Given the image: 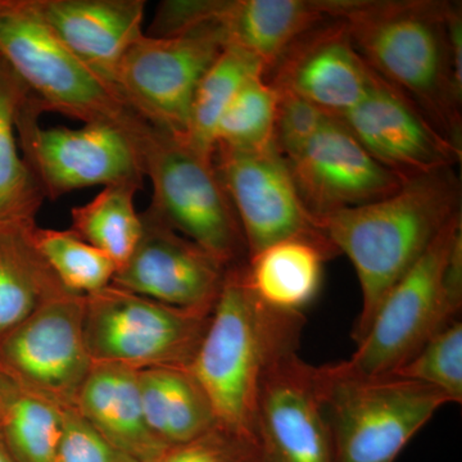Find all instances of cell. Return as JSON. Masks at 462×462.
Returning a JSON list of instances; mask_svg holds the SVG:
<instances>
[{
    "label": "cell",
    "mask_w": 462,
    "mask_h": 462,
    "mask_svg": "<svg viewBox=\"0 0 462 462\" xmlns=\"http://www.w3.org/2000/svg\"><path fill=\"white\" fill-rule=\"evenodd\" d=\"M0 462H17L16 458L9 451L5 440H3L2 434H0Z\"/></svg>",
    "instance_id": "cell-35"
},
{
    "label": "cell",
    "mask_w": 462,
    "mask_h": 462,
    "mask_svg": "<svg viewBox=\"0 0 462 462\" xmlns=\"http://www.w3.org/2000/svg\"><path fill=\"white\" fill-rule=\"evenodd\" d=\"M442 392L449 403L462 402V322L456 320L438 331L392 374Z\"/></svg>",
    "instance_id": "cell-30"
},
{
    "label": "cell",
    "mask_w": 462,
    "mask_h": 462,
    "mask_svg": "<svg viewBox=\"0 0 462 462\" xmlns=\"http://www.w3.org/2000/svg\"><path fill=\"white\" fill-rule=\"evenodd\" d=\"M258 74L264 71L256 60L234 48H224L194 93L187 135L193 147L214 154L215 132L221 116L245 81Z\"/></svg>",
    "instance_id": "cell-26"
},
{
    "label": "cell",
    "mask_w": 462,
    "mask_h": 462,
    "mask_svg": "<svg viewBox=\"0 0 462 462\" xmlns=\"http://www.w3.org/2000/svg\"><path fill=\"white\" fill-rule=\"evenodd\" d=\"M256 437L267 462H334L316 366L297 352L264 374L257 398Z\"/></svg>",
    "instance_id": "cell-16"
},
{
    "label": "cell",
    "mask_w": 462,
    "mask_h": 462,
    "mask_svg": "<svg viewBox=\"0 0 462 462\" xmlns=\"http://www.w3.org/2000/svg\"><path fill=\"white\" fill-rule=\"evenodd\" d=\"M138 245L112 285L163 305L212 314L230 267L151 214H141Z\"/></svg>",
    "instance_id": "cell-13"
},
{
    "label": "cell",
    "mask_w": 462,
    "mask_h": 462,
    "mask_svg": "<svg viewBox=\"0 0 462 462\" xmlns=\"http://www.w3.org/2000/svg\"><path fill=\"white\" fill-rule=\"evenodd\" d=\"M245 264L230 267L205 337L188 372L205 392L218 427L254 440L264 374L296 354L306 320L263 302L245 282Z\"/></svg>",
    "instance_id": "cell-3"
},
{
    "label": "cell",
    "mask_w": 462,
    "mask_h": 462,
    "mask_svg": "<svg viewBox=\"0 0 462 462\" xmlns=\"http://www.w3.org/2000/svg\"><path fill=\"white\" fill-rule=\"evenodd\" d=\"M338 118L379 163L403 181L460 165L462 148L375 72L363 100Z\"/></svg>",
    "instance_id": "cell-15"
},
{
    "label": "cell",
    "mask_w": 462,
    "mask_h": 462,
    "mask_svg": "<svg viewBox=\"0 0 462 462\" xmlns=\"http://www.w3.org/2000/svg\"><path fill=\"white\" fill-rule=\"evenodd\" d=\"M16 391V388L5 378L2 372H0V424H2L3 412H5V403L11 394Z\"/></svg>",
    "instance_id": "cell-34"
},
{
    "label": "cell",
    "mask_w": 462,
    "mask_h": 462,
    "mask_svg": "<svg viewBox=\"0 0 462 462\" xmlns=\"http://www.w3.org/2000/svg\"><path fill=\"white\" fill-rule=\"evenodd\" d=\"M224 48L211 30L167 38L144 33L125 54L116 89L152 126L187 139L194 93Z\"/></svg>",
    "instance_id": "cell-11"
},
{
    "label": "cell",
    "mask_w": 462,
    "mask_h": 462,
    "mask_svg": "<svg viewBox=\"0 0 462 462\" xmlns=\"http://www.w3.org/2000/svg\"><path fill=\"white\" fill-rule=\"evenodd\" d=\"M331 18L330 0H197V30L248 54L264 75L297 38Z\"/></svg>",
    "instance_id": "cell-18"
},
{
    "label": "cell",
    "mask_w": 462,
    "mask_h": 462,
    "mask_svg": "<svg viewBox=\"0 0 462 462\" xmlns=\"http://www.w3.org/2000/svg\"><path fill=\"white\" fill-rule=\"evenodd\" d=\"M0 57L42 112L114 125L136 143L151 125L57 38L32 0H0Z\"/></svg>",
    "instance_id": "cell-5"
},
{
    "label": "cell",
    "mask_w": 462,
    "mask_h": 462,
    "mask_svg": "<svg viewBox=\"0 0 462 462\" xmlns=\"http://www.w3.org/2000/svg\"><path fill=\"white\" fill-rule=\"evenodd\" d=\"M139 188L112 185L96 199L71 209V230L121 266L132 256L142 236L141 214L134 206Z\"/></svg>",
    "instance_id": "cell-25"
},
{
    "label": "cell",
    "mask_w": 462,
    "mask_h": 462,
    "mask_svg": "<svg viewBox=\"0 0 462 462\" xmlns=\"http://www.w3.org/2000/svg\"><path fill=\"white\" fill-rule=\"evenodd\" d=\"M74 410L138 462H151L169 447L149 430L136 370L94 363Z\"/></svg>",
    "instance_id": "cell-20"
},
{
    "label": "cell",
    "mask_w": 462,
    "mask_h": 462,
    "mask_svg": "<svg viewBox=\"0 0 462 462\" xmlns=\"http://www.w3.org/2000/svg\"><path fill=\"white\" fill-rule=\"evenodd\" d=\"M211 314L163 305L108 285L85 296L84 334L93 363L142 372L188 369Z\"/></svg>",
    "instance_id": "cell-8"
},
{
    "label": "cell",
    "mask_w": 462,
    "mask_h": 462,
    "mask_svg": "<svg viewBox=\"0 0 462 462\" xmlns=\"http://www.w3.org/2000/svg\"><path fill=\"white\" fill-rule=\"evenodd\" d=\"M139 388L149 430L166 446L189 442L217 427L208 398L188 369L142 370Z\"/></svg>",
    "instance_id": "cell-23"
},
{
    "label": "cell",
    "mask_w": 462,
    "mask_h": 462,
    "mask_svg": "<svg viewBox=\"0 0 462 462\" xmlns=\"http://www.w3.org/2000/svg\"><path fill=\"white\" fill-rule=\"evenodd\" d=\"M42 114L41 105L27 93L18 108L16 130L23 162L45 199L96 185L142 189L144 169L130 134L109 124L42 129L38 124Z\"/></svg>",
    "instance_id": "cell-9"
},
{
    "label": "cell",
    "mask_w": 462,
    "mask_h": 462,
    "mask_svg": "<svg viewBox=\"0 0 462 462\" xmlns=\"http://www.w3.org/2000/svg\"><path fill=\"white\" fill-rule=\"evenodd\" d=\"M35 243L45 263L67 291L88 296L112 284L117 270L114 261L71 229L36 226Z\"/></svg>",
    "instance_id": "cell-28"
},
{
    "label": "cell",
    "mask_w": 462,
    "mask_h": 462,
    "mask_svg": "<svg viewBox=\"0 0 462 462\" xmlns=\"http://www.w3.org/2000/svg\"><path fill=\"white\" fill-rule=\"evenodd\" d=\"M300 199L316 221L391 196L403 180L364 148L338 117L287 158Z\"/></svg>",
    "instance_id": "cell-14"
},
{
    "label": "cell",
    "mask_w": 462,
    "mask_h": 462,
    "mask_svg": "<svg viewBox=\"0 0 462 462\" xmlns=\"http://www.w3.org/2000/svg\"><path fill=\"white\" fill-rule=\"evenodd\" d=\"M151 462H267L254 440L215 427L199 438L167 447Z\"/></svg>",
    "instance_id": "cell-31"
},
{
    "label": "cell",
    "mask_w": 462,
    "mask_h": 462,
    "mask_svg": "<svg viewBox=\"0 0 462 462\" xmlns=\"http://www.w3.org/2000/svg\"><path fill=\"white\" fill-rule=\"evenodd\" d=\"M278 94L273 145L287 160L305 147L331 116L294 94Z\"/></svg>",
    "instance_id": "cell-32"
},
{
    "label": "cell",
    "mask_w": 462,
    "mask_h": 462,
    "mask_svg": "<svg viewBox=\"0 0 462 462\" xmlns=\"http://www.w3.org/2000/svg\"><path fill=\"white\" fill-rule=\"evenodd\" d=\"M66 410L16 391L3 412L0 434L17 462H53Z\"/></svg>",
    "instance_id": "cell-27"
},
{
    "label": "cell",
    "mask_w": 462,
    "mask_h": 462,
    "mask_svg": "<svg viewBox=\"0 0 462 462\" xmlns=\"http://www.w3.org/2000/svg\"><path fill=\"white\" fill-rule=\"evenodd\" d=\"M461 309L462 215L389 291L351 357L333 367L355 378L391 376L438 331L460 320Z\"/></svg>",
    "instance_id": "cell-4"
},
{
    "label": "cell",
    "mask_w": 462,
    "mask_h": 462,
    "mask_svg": "<svg viewBox=\"0 0 462 462\" xmlns=\"http://www.w3.org/2000/svg\"><path fill=\"white\" fill-rule=\"evenodd\" d=\"M32 2L57 38L94 74L116 89L125 54L144 35V0Z\"/></svg>",
    "instance_id": "cell-19"
},
{
    "label": "cell",
    "mask_w": 462,
    "mask_h": 462,
    "mask_svg": "<svg viewBox=\"0 0 462 462\" xmlns=\"http://www.w3.org/2000/svg\"><path fill=\"white\" fill-rule=\"evenodd\" d=\"M456 169L410 179L385 199L318 220L337 254H346L360 282L361 311L352 331L360 342L396 282L418 263L447 225L462 215Z\"/></svg>",
    "instance_id": "cell-2"
},
{
    "label": "cell",
    "mask_w": 462,
    "mask_h": 462,
    "mask_svg": "<svg viewBox=\"0 0 462 462\" xmlns=\"http://www.w3.org/2000/svg\"><path fill=\"white\" fill-rule=\"evenodd\" d=\"M279 94L263 74L252 76L225 109L215 147L257 151L273 145Z\"/></svg>",
    "instance_id": "cell-29"
},
{
    "label": "cell",
    "mask_w": 462,
    "mask_h": 462,
    "mask_svg": "<svg viewBox=\"0 0 462 462\" xmlns=\"http://www.w3.org/2000/svg\"><path fill=\"white\" fill-rule=\"evenodd\" d=\"M153 187L148 211L227 267L247 263L242 225L214 163V154L149 126L138 142Z\"/></svg>",
    "instance_id": "cell-6"
},
{
    "label": "cell",
    "mask_w": 462,
    "mask_h": 462,
    "mask_svg": "<svg viewBox=\"0 0 462 462\" xmlns=\"http://www.w3.org/2000/svg\"><path fill=\"white\" fill-rule=\"evenodd\" d=\"M85 296L65 291L0 339V372L21 393L74 410L93 360L84 334Z\"/></svg>",
    "instance_id": "cell-10"
},
{
    "label": "cell",
    "mask_w": 462,
    "mask_h": 462,
    "mask_svg": "<svg viewBox=\"0 0 462 462\" xmlns=\"http://www.w3.org/2000/svg\"><path fill=\"white\" fill-rule=\"evenodd\" d=\"M53 462L138 461L112 445L75 410H66L62 437Z\"/></svg>",
    "instance_id": "cell-33"
},
{
    "label": "cell",
    "mask_w": 462,
    "mask_h": 462,
    "mask_svg": "<svg viewBox=\"0 0 462 462\" xmlns=\"http://www.w3.org/2000/svg\"><path fill=\"white\" fill-rule=\"evenodd\" d=\"M337 254L325 236H291L249 256L245 282L266 305L303 312L319 293L325 263Z\"/></svg>",
    "instance_id": "cell-21"
},
{
    "label": "cell",
    "mask_w": 462,
    "mask_h": 462,
    "mask_svg": "<svg viewBox=\"0 0 462 462\" xmlns=\"http://www.w3.org/2000/svg\"><path fill=\"white\" fill-rule=\"evenodd\" d=\"M356 50L462 148V12L445 0H331Z\"/></svg>",
    "instance_id": "cell-1"
},
{
    "label": "cell",
    "mask_w": 462,
    "mask_h": 462,
    "mask_svg": "<svg viewBox=\"0 0 462 462\" xmlns=\"http://www.w3.org/2000/svg\"><path fill=\"white\" fill-rule=\"evenodd\" d=\"M373 76L346 23L329 18L297 38L263 78L276 90L342 117L366 96Z\"/></svg>",
    "instance_id": "cell-17"
},
{
    "label": "cell",
    "mask_w": 462,
    "mask_h": 462,
    "mask_svg": "<svg viewBox=\"0 0 462 462\" xmlns=\"http://www.w3.org/2000/svg\"><path fill=\"white\" fill-rule=\"evenodd\" d=\"M29 93L0 57V220H35L44 194L18 153L16 117Z\"/></svg>",
    "instance_id": "cell-24"
},
{
    "label": "cell",
    "mask_w": 462,
    "mask_h": 462,
    "mask_svg": "<svg viewBox=\"0 0 462 462\" xmlns=\"http://www.w3.org/2000/svg\"><path fill=\"white\" fill-rule=\"evenodd\" d=\"M36 226L35 220H0V339L51 298L69 291L42 258Z\"/></svg>",
    "instance_id": "cell-22"
},
{
    "label": "cell",
    "mask_w": 462,
    "mask_h": 462,
    "mask_svg": "<svg viewBox=\"0 0 462 462\" xmlns=\"http://www.w3.org/2000/svg\"><path fill=\"white\" fill-rule=\"evenodd\" d=\"M212 157L242 225L248 257L291 236H324L273 145L257 151L216 147Z\"/></svg>",
    "instance_id": "cell-12"
},
{
    "label": "cell",
    "mask_w": 462,
    "mask_h": 462,
    "mask_svg": "<svg viewBox=\"0 0 462 462\" xmlns=\"http://www.w3.org/2000/svg\"><path fill=\"white\" fill-rule=\"evenodd\" d=\"M334 462H394L404 447L449 403L437 389L412 382L343 375L316 366Z\"/></svg>",
    "instance_id": "cell-7"
}]
</instances>
